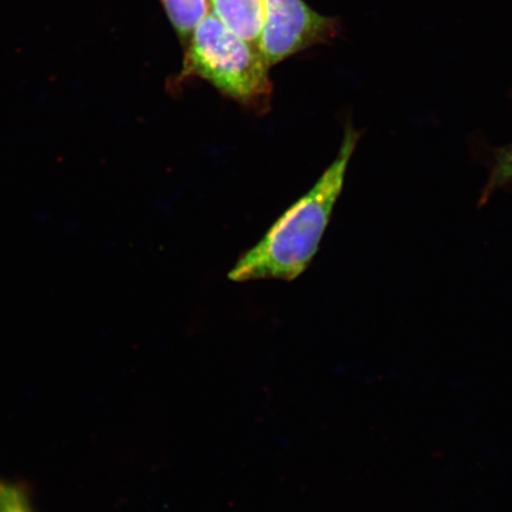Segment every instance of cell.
I'll list each match as a JSON object with an SVG mask.
<instances>
[{
	"instance_id": "4",
	"label": "cell",
	"mask_w": 512,
	"mask_h": 512,
	"mask_svg": "<svg viewBox=\"0 0 512 512\" xmlns=\"http://www.w3.org/2000/svg\"><path fill=\"white\" fill-rule=\"evenodd\" d=\"M208 5L229 29L258 48L262 27L261 0H208Z\"/></svg>"
},
{
	"instance_id": "6",
	"label": "cell",
	"mask_w": 512,
	"mask_h": 512,
	"mask_svg": "<svg viewBox=\"0 0 512 512\" xmlns=\"http://www.w3.org/2000/svg\"><path fill=\"white\" fill-rule=\"evenodd\" d=\"M512 184V143L496 152L488 184L483 190L482 203L499 188Z\"/></svg>"
},
{
	"instance_id": "7",
	"label": "cell",
	"mask_w": 512,
	"mask_h": 512,
	"mask_svg": "<svg viewBox=\"0 0 512 512\" xmlns=\"http://www.w3.org/2000/svg\"><path fill=\"white\" fill-rule=\"evenodd\" d=\"M0 512H31L24 492L3 480H0Z\"/></svg>"
},
{
	"instance_id": "1",
	"label": "cell",
	"mask_w": 512,
	"mask_h": 512,
	"mask_svg": "<svg viewBox=\"0 0 512 512\" xmlns=\"http://www.w3.org/2000/svg\"><path fill=\"white\" fill-rule=\"evenodd\" d=\"M361 134L345 128L334 162L306 195L288 208L256 245L240 256L228 273L230 280L293 281L302 275L318 252L332 213L342 194L348 165Z\"/></svg>"
},
{
	"instance_id": "2",
	"label": "cell",
	"mask_w": 512,
	"mask_h": 512,
	"mask_svg": "<svg viewBox=\"0 0 512 512\" xmlns=\"http://www.w3.org/2000/svg\"><path fill=\"white\" fill-rule=\"evenodd\" d=\"M177 83L202 79L246 110H271L270 66L258 48L229 29L214 12H207L189 38Z\"/></svg>"
},
{
	"instance_id": "3",
	"label": "cell",
	"mask_w": 512,
	"mask_h": 512,
	"mask_svg": "<svg viewBox=\"0 0 512 512\" xmlns=\"http://www.w3.org/2000/svg\"><path fill=\"white\" fill-rule=\"evenodd\" d=\"M258 50L270 66L337 34L334 19L319 15L304 0H261Z\"/></svg>"
},
{
	"instance_id": "5",
	"label": "cell",
	"mask_w": 512,
	"mask_h": 512,
	"mask_svg": "<svg viewBox=\"0 0 512 512\" xmlns=\"http://www.w3.org/2000/svg\"><path fill=\"white\" fill-rule=\"evenodd\" d=\"M166 15L179 38L188 43L197 24L208 12V0H162Z\"/></svg>"
}]
</instances>
